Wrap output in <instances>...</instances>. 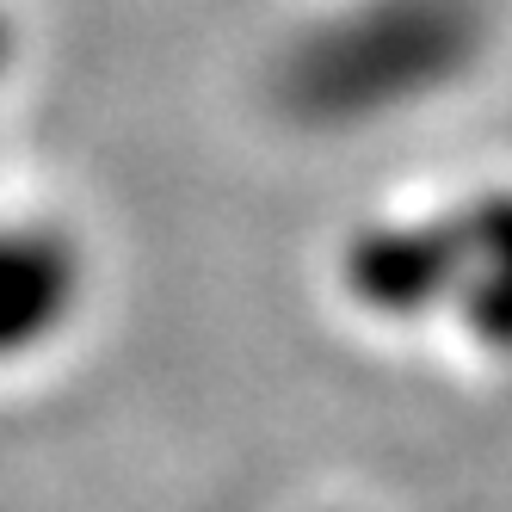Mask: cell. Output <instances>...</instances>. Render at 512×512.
Segmentation results:
<instances>
[{"label": "cell", "instance_id": "obj_1", "mask_svg": "<svg viewBox=\"0 0 512 512\" xmlns=\"http://www.w3.org/2000/svg\"><path fill=\"white\" fill-rule=\"evenodd\" d=\"M81 303V260L68 235L0 223V364L56 340Z\"/></svg>", "mask_w": 512, "mask_h": 512}]
</instances>
